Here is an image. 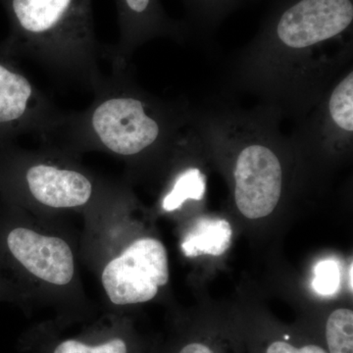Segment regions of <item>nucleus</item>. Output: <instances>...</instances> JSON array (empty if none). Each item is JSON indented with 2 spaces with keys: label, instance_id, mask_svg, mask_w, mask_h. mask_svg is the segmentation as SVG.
I'll list each match as a JSON object with an SVG mask.
<instances>
[{
  "label": "nucleus",
  "instance_id": "obj_15",
  "mask_svg": "<svg viewBox=\"0 0 353 353\" xmlns=\"http://www.w3.org/2000/svg\"><path fill=\"white\" fill-rule=\"evenodd\" d=\"M259 353H328L326 348L319 343L307 341L296 343L290 333H282L270 336L265 345H262Z\"/></svg>",
  "mask_w": 353,
  "mask_h": 353
},
{
  "label": "nucleus",
  "instance_id": "obj_3",
  "mask_svg": "<svg viewBox=\"0 0 353 353\" xmlns=\"http://www.w3.org/2000/svg\"><path fill=\"white\" fill-rule=\"evenodd\" d=\"M352 0H281L262 39L288 51L310 50L352 27Z\"/></svg>",
  "mask_w": 353,
  "mask_h": 353
},
{
  "label": "nucleus",
  "instance_id": "obj_11",
  "mask_svg": "<svg viewBox=\"0 0 353 353\" xmlns=\"http://www.w3.org/2000/svg\"><path fill=\"white\" fill-rule=\"evenodd\" d=\"M205 178L196 168L183 171L176 176L170 192L165 196L162 208L166 212H172L181 208L189 199L201 201L205 194Z\"/></svg>",
  "mask_w": 353,
  "mask_h": 353
},
{
  "label": "nucleus",
  "instance_id": "obj_5",
  "mask_svg": "<svg viewBox=\"0 0 353 353\" xmlns=\"http://www.w3.org/2000/svg\"><path fill=\"white\" fill-rule=\"evenodd\" d=\"M20 164L21 190L44 208H82L94 196L92 179L68 162L52 160L48 154H32Z\"/></svg>",
  "mask_w": 353,
  "mask_h": 353
},
{
  "label": "nucleus",
  "instance_id": "obj_14",
  "mask_svg": "<svg viewBox=\"0 0 353 353\" xmlns=\"http://www.w3.org/2000/svg\"><path fill=\"white\" fill-rule=\"evenodd\" d=\"M190 15L199 24H215L231 11L240 0H185Z\"/></svg>",
  "mask_w": 353,
  "mask_h": 353
},
{
  "label": "nucleus",
  "instance_id": "obj_9",
  "mask_svg": "<svg viewBox=\"0 0 353 353\" xmlns=\"http://www.w3.org/2000/svg\"><path fill=\"white\" fill-rule=\"evenodd\" d=\"M232 238L233 230L227 220L201 217L185 236L183 252L187 257L208 254L220 256L229 250Z\"/></svg>",
  "mask_w": 353,
  "mask_h": 353
},
{
  "label": "nucleus",
  "instance_id": "obj_13",
  "mask_svg": "<svg viewBox=\"0 0 353 353\" xmlns=\"http://www.w3.org/2000/svg\"><path fill=\"white\" fill-rule=\"evenodd\" d=\"M50 353H132V345L122 334L92 341L70 338L55 343Z\"/></svg>",
  "mask_w": 353,
  "mask_h": 353
},
{
  "label": "nucleus",
  "instance_id": "obj_17",
  "mask_svg": "<svg viewBox=\"0 0 353 353\" xmlns=\"http://www.w3.org/2000/svg\"><path fill=\"white\" fill-rule=\"evenodd\" d=\"M352 271L353 265L352 262L350 263V270H348V287H350V292H353V283H352Z\"/></svg>",
  "mask_w": 353,
  "mask_h": 353
},
{
  "label": "nucleus",
  "instance_id": "obj_7",
  "mask_svg": "<svg viewBox=\"0 0 353 353\" xmlns=\"http://www.w3.org/2000/svg\"><path fill=\"white\" fill-rule=\"evenodd\" d=\"M9 253L31 275L54 285H68L75 273L74 254L66 241L17 227L6 236Z\"/></svg>",
  "mask_w": 353,
  "mask_h": 353
},
{
  "label": "nucleus",
  "instance_id": "obj_1",
  "mask_svg": "<svg viewBox=\"0 0 353 353\" xmlns=\"http://www.w3.org/2000/svg\"><path fill=\"white\" fill-rule=\"evenodd\" d=\"M94 101L83 111L62 113L48 143L65 152L101 150L126 159L143 157L176 134L173 109L134 85L126 70L112 69L92 90Z\"/></svg>",
  "mask_w": 353,
  "mask_h": 353
},
{
  "label": "nucleus",
  "instance_id": "obj_12",
  "mask_svg": "<svg viewBox=\"0 0 353 353\" xmlns=\"http://www.w3.org/2000/svg\"><path fill=\"white\" fill-rule=\"evenodd\" d=\"M328 114L332 123L345 134L353 132V72L334 87L330 95Z\"/></svg>",
  "mask_w": 353,
  "mask_h": 353
},
{
  "label": "nucleus",
  "instance_id": "obj_16",
  "mask_svg": "<svg viewBox=\"0 0 353 353\" xmlns=\"http://www.w3.org/2000/svg\"><path fill=\"white\" fill-rule=\"evenodd\" d=\"M340 280V269L336 262L324 260L316 266L312 285L318 294L329 296L338 290Z\"/></svg>",
  "mask_w": 353,
  "mask_h": 353
},
{
  "label": "nucleus",
  "instance_id": "obj_4",
  "mask_svg": "<svg viewBox=\"0 0 353 353\" xmlns=\"http://www.w3.org/2000/svg\"><path fill=\"white\" fill-rule=\"evenodd\" d=\"M168 281L166 248L153 238L134 241L106 265L101 276L109 301L118 306L152 301Z\"/></svg>",
  "mask_w": 353,
  "mask_h": 353
},
{
  "label": "nucleus",
  "instance_id": "obj_2",
  "mask_svg": "<svg viewBox=\"0 0 353 353\" xmlns=\"http://www.w3.org/2000/svg\"><path fill=\"white\" fill-rule=\"evenodd\" d=\"M9 48L90 90L101 83L92 0H6Z\"/></svg>",
  "mask_w": 353,
  "mask_h": 353
},
{
  "label": "nucleus",
  "instance_id": "obj_8",
  "mask_svg": "<svg viewBox=\"0 0 353 353\" xmlns=\"http://www.w3.org/2000/svg\"><path fill=\"white\" fill-rule=\"evenodd\" d=\"M120 38L108 53L113 69L126 70L128 60L148 39L174 34L178 28L167 17L159 0H115Z\"/></svg>",
  "mask_w": 353,
  "mask_h": 353
},
{
  "label": "nucleus",
  "instance_id": "obj_10",
  "mask_svg": "<svg viewBox=\"0 0 353 353\" xmlns=\"http://www.w3.org/2000/svg\"><path fill=\"white\" fill-rule=\"evenodd\" d=\"M324 338L328 353H353L352 309H336L329 315L325 323Z\"/></svg>",
  "mask_w": 353,
  "mask_h": 353
},
{
  "label": "nucleus",
  "instance_id": "obj_6",
  "mask_svg": "<svg viewBox=\"0 0 353 353\" xmlns=\"http://www.w3.org/2000/svg\"><path fill=\"white\" fill-rule=\"evenodd\" d=\"M234 201L248 219L273 212L282 194V165L276 153L261 143L245 146L234 169Z\"/></svg>",
  "mask_w": 353,
  "mask_h": 353
}]
</instances>
